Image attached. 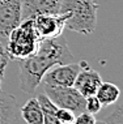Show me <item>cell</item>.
Returning a JSON list of instances; mask_svg holds the SVG:
<instances>
[{
    "label": "cell",
    "instance_id": "6da1fadb",
    "mask_svg": "<svg viewBox=\"0 0 123 124\" xmlns=\"http://www.w3.org/2000/svg\"><path fill=\"white\" fill-rule=\"evenodd\" d=\"M74 59L64 37L41 39L37 51L20 60V85L24 93H33L42 82L45 73L58 64H67Z\"/></svg>",
    "mask_w": 123,
    "mask_h": 124
},
{
    "label": "cell",
    "instance_id": "7a4b0ae2",
    "mask_svg": "<svg viewBox=\"0 0 123 124\" xmlns=\"http://www.w3.org/2000/svg\"><path fill=\"white\" fill-rule=\"evenodd\" d=\"M96 0H62L59 13L66 15V28L81 34H92L97 26Z\"/></svg>",
    "mask_w": 123,
    "mask_h": 124
},
{
    "label": "cell",
    "instance_id": "3957f363",
    "mask_svg": "<svg viewBox=\"0 0 123 124\" xmlns=\"http://www.w3.org/2000/svg\"><path fill=\"white\" fill-rule=\"evenodd\" d=\"M39 37L34 29L33 18L22 20L15 29L9 33L5 41V50L9 59L24 60L37 51L39 46Z\"/></svg>",
    "mask_w": 123,
    "mask_h": 124
},
{
    "label": "cell",
    "instance_id": "277c9868",
    "mask_svg": "<svg viewBox=\"0 0 123 124\" xmlns=\"http://www.w3.org/2000/svg\"><path fill=\"white\" fill-rule=\"evenodd\" d=\"M45 94L58 108L71 110L75 115L85 111V97H82L74 86H47L43 85Z\"/></svg>",
    "mask_w": 123,
    "mask_h": 124
},
{
    "label": "cell",
    "instance_id": "5b68a950",
    "mask_svg": "<svg viewBox=\"0 0 123 124\" xmlns=\"http://www.w3.org/2000/svg\"><path fill=\"white\" fill-rule=\"evenodd\" d=\"M21 21V0H0V43L5 46L9 33Z\"/></svg>",
    "mask_w": 123,
    "mask_h": 124
},
{
    "label": "cell",
    "instance_id": "8992f818",
    "mask_svg": "<svg viewBox=\"0 0 123 124\" xmlns=\"http://www.w3.org/2000/svg\"><path fill=\"white\" fill-rule=\"evenodd\" d=\"M34 29L39 39H51L62 35L66 29V15L63 13H45L33 17Z\"/></svg>",
    "mask_w": 123,
    "mask_h": 124
},
{
    "label": "cell",
    "instance_id": "52a82bcc",
    "mask_svg": "<svg viewBox=\"0 0 123 124\" xmlns=\"http://www.w3.org/2000/svg\"><path fill=\"white\" fill-rule=\"evenodd\" d=\"M80 63H67V64H58L50 68L45 73L42 78L43 85L47 86H74V82L80 71Z\"/></svg>",
    "mask_w": 123,
    "mask_h": 124
},
{
    "label": "cell",
    "instance_id": "ba28073f",
    "mask_svg": "<svg viewBox=\"0 0 123 124\" xmlns=\"http://www.w3.org/2000/svg\"><path fill=\"white\" fill-rule=\"evenodd\" d=\"M80 65L81 68L74 82V88L82 97L88 98V97H92L96 94L98 86L102 82V78H101V75L97 71H94L92 67H89L85 62H81Z\"/></svg>",
    "mask_w": 123,
    "mask_h": 124
},
{
    "label": "cell",
    "instance_id": "9c48e42d",
    "mask_svg": "<svg viewBox=\"0 0 123 124\" xmlns=\"http://www.w3.org/2000/svg\"><path fill=\"white\" fill-rule=\"evenodd\" d=\"M62 0H21V18H33L37 15L59 13Z\"/></svg>",
    "mask_w": 123,
    "mask_h": 124
},
{
    "label": "cell",
    "instance_id": "30bf717a",
    "mask_svg": "<svg viewBox=\"0 0 123 124\" xmlns=\"http://www.w3.org/2000/svg\"><path fill=\"white\" fill-rule=\"evenodd\" d=\"M0 124H20L15 97L3 92H0Z\"/></svg>",
    "mask_w": 123,
    "mask_h": 124
},
{
    "label": "cell",
    "instance_id": "8fae6325",
    "mask_svg": "<svg viewBox=\"0 0 123 124\" xmlns=\"http://www.w3.org/2000/svg\"><path fill=\"white\" fill-rule=\"evenodd\" d=\"M21 116L26 124H43L42 108L37 98H30L20 110Z\"/></svg>",
    "mask_w": 123,
    "mask_h": 124
},
{
    "label": "cell",
    "instance_id": "7c38bea8",
    "mask_svg": "<svg viewBox=\"0 0 123 124\" xmlns=\"http://www.w3.org/2000/svg\"><path fill=\"white\" fill-rule=\"evenodd\" d=\"M94 95L102 106H111L118 102L119 95H121V90L115 84L101 82V85L98 86Z\"/></svg>",
    "mask_w": 123,
    "mask_h": 124
},
{
    "label": "cell",
    "instance_id": "4fadbf2b",
    "mask_svg": "<svg viewBox=\"0 0 123 124\" xmlns=\"http://www.w3.org/2000/svg\"><path fill=\"white\" fill-rule=\"evenodd\" d=\"M39 105L42 108V115H43V124H62L56 118V107L51 101L49 99V97L43 93V94H38L37 97Z\"/></svg>",
    "mask_w": 123,
    "mask_h": 124
},
{
    "label": "cell",
    "instance_id": "5bb4252c",
    "mask_svg": "<svg viewBox=\"0 0 123 124\" xmlns=\"http://www.w3.org/2000/svg\"><path fill=\"white\" fill-rule=\"evenodd\" d=\"M101 124H123V108L121 102H117L113 111L107 116H105Z\"/></svg>",
    "mask_w": 123,
    "mask_h": 124
},
{
    "label": "cell",
    "instance_id": "9a60e30c",
    "mask_svg": "<svg viewBox=\"0 0 123 124\" xmlns=\"http://www.w3.org/2000/svg\"><path fill=\"white\" fill-rule=\"evenodd\" d=\"M8 63H9L8 52H7L4 45L0 43V92H1V84H3V80H4V73Z\"/></svg>",
    "mask_w": 123,
    "mask_h": 124
},
{
    "label": "cell",
    "instance_id": "2e32d148",
    "mask_svg": "<svg viewBox=\"0 0 123 124\" xmlns=\"http://www.w3.org/2000/svg\"><path fill=\"white\" fill-rule=\"evenodd\" d=\"M102 110V105L99 103V101L96 98V95L88 97L85 98V111L92 114V115H96Z\"/></svg>",
    "mask_w": 123,
    "mask_h": 124
},
{
    "label": "cell",
    "instance_id": "e0dca14e",
    "mask_svg": "<svg viewBox=\"0 0 123 124\" xmlns=\"http://www.w3.org/2000/svg\"><path fill=\"white\" fill-rule=\"evenodd\" d=\"M75 114L71 110L67 108H58L56 110V118L62 124H74L75 120Z\"/></svg>",
    "mask_w": 123,
    "mask_h": 124
},
{
    "label": "cell",
    "instance_id": "ac0fdd59",
    "mask_svg": "<svg viewBox=\"0 0 123 124\" xmlns=\"http://www.w3.org/2000/svg\"><path fill=\"white\" fill-rule=\"evenodd\" d=\"M74 124H97V119H96L94 115L84 111L75 116Z\"/></svg>",
    "mask_w": 123,
    "mask_h": 124
}]
</instances>
